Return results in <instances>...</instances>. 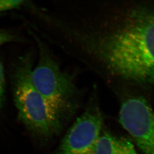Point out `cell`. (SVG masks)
Segmentation results:
<instances>
[{
	"instance_id": "cell-3",
	"label": "cell",
	"mask_w": 154,
	"mask_h": 154,
	"mask_svg": "<svg viewBox=\"0 0 154 154\" xmlns=\"http://www.w3.org/2000/svg\"><path fill=\"white\" fill-rule=\"evenodd\" d=\"M38 45L39 58L32 71L35 87L50 107L62 118L73 113L83 95L75 76L61 67L46 45L30 31Z\"/></svg>"
},
{
	"instance_id": "cell-6",
	"label": "cell",
	"mask_w": 154,
	"mask_h": 154,
	"mask_svg": "<svg viewBox=\"0 0 154 154\" xmlns=\"http://www.w3.org/2000/svg\"><path fill=\"white\" fill-rule=\"evenodd\" d=\"M91 154H139L132 142L109 133L101 134Z\"/></svg>"
},
{
	"instance_id": "cell-1",
	"label": "cell",
	"mask_w": 154,
	"mask_h": 154,
	"mask_svg": "<svg viewBox=\"0 0 154 154\" xmlns=\"http://www.w3.org/2000/svg\"><path fill=\"white\" fill-rule=\"evenodd\" d=\"M92 29L69 28V35L111 77L154 85V5L118 4Z\"/></svg>"
},
{
	"instance_id": "cell-2",
	"label": "cell",
	"mask_w": 154,
	"mask_h": 154,
	"mask_svg": "<svg viewBox=\"0 0 154 154\" xmlns=\"http://www.w3.org/2000/svg\"><path fill=\"white\" fill-rule=\"evenodd\" d=\"M34 55L27 52L19 57L11 71L14 101L21 120L35 134L48 137L61 127V118L50 107L32 79Z\"/></svg>"
},
{
	"instance_id": "cell-9",
	"label": "cell",
	"mask_w": 154,
	"mask_h": 154,
	"mask_svg": "<svg viewBox=\"0 0 154 154\" xmlns=\"http://www.w3.org/2000/svg\"><path fill=\"white\" fill-rule=\"evenodd\" d=\"M5 75L3 63L0 61V109L4 100L5 94Z\"/></svg>"
},
{
	"instance_id": "cell-5",
	"label": "cell",
	"mask_w": 154,
	"mask_h": 154,
	"mask_svg": "<svg viewBox=\"0 0 154 154\" xmlns=\"http://www.w3.org/2000/svg\"><path fill=\"white\" fill-rule=\"evenodd\" d=\"M103 118L92 96L83 114L66 134L56 154H91L101 135Z\"/></svg>"
},
{
	"instance_id": "cell-4",
	"label": "cell",
	"mask_w": 154,
	"mask_h": 154,
	"mask_svg": "<svg viewBox=\"0 0 154 154\" xmlns=\"http://www.w3.org/2000/svg\"><path fill=\"white\" fill-rule=\"evenodd\" d=\"M119 121L144 154H154V111L145 98L127 99L120 111Z\"/></svg>"
},
{
	"instance_id": "cell-7",
	"label": "cell",
	"mask_w": 154,
	"mask_h": 154,
	"mask_svg": "<svg viewBox=\"0 0 154 154\" xmlns=\"http://www.w3.org/2000/svg\"><path fill=\"white\" fill-rule=\"evenodd\" d=\"M26 3V1L23 0H0V14L20 9L25 6Z\"/></svg>"
},
{
	"instance_id": "cell-8",
	"label": "cell",
	"mask_w": 154,
	"mask_h": 154,
	"mask_svg": "<svg viewBox=\"0 0 154 154\" xmlns=\"http://www.w3.org/2000/svg\"><path fill=\"white\" fill-rule=\"evenodd\" d=\"M21 39L12 32L6 29H0V46L10 42H17Z\"/></svg>"
}]
</instances>
